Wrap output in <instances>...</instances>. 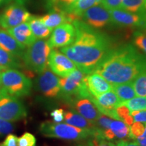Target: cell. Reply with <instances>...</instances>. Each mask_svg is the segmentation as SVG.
I'll return each instance as SVG.
<instances>
[{
  "mask_svg": "<svg viewBox=\"0 0 146 146\" xmlns=\"http://www.w3.org/2000/svg\"><path fill=\"white\" fill-rule=\"evenodd\" d=\"M72 23L75 28V38L70 45L62 47L61 52L85 74L94 72L112 49V41L106 35L81 20H74Z\"/></svg>",
  "mask_w": 146,
  "mask_h": 146,
  "instance_id": "cell-1",
  "label": "cell"
},
{
  "mask_svg": "<svg viewBox=\"0 0 146 146\" xmlns=\"http://www.w3.org/2000/svg\"><path fill=\"white\" fill-rule=\"evenodd\" d=\"M145 70L146 56L128 43L112 48L94 72L114 85L132 82Z\"/></svg>",
  "mask_w": 146,
  "mask_h": 146,
  "instance_id": "cell-2",
  "label": "cell"
},
{
  "mask_svg": "<svg viewBox=\"0 0 146 146\" xmlns=\"http://www.w3.org/2000/svg\"><path fill=\"white\" fill-rule=\"evenodd\" d=\"M95 127L91 129H81L67 123H55L47 120L41 124L39 130L41 134L47 137L78 141L89 137H93Z\"/></svg>",
  "mask_w": 146,
  "mask_h": 146,
  "instance_id": "cell-3",
  "label": "cell"
},
{
  "mask_svg": "<svg viewBox=\"0 0 146 146\" xmlns=\"http://www.w3.org/2000/svg\"><path fill=\"white\" fill-rule=\"evenodd\" d=\"M85 76L86 74L76 68L66 77L60 78V91L58 96L69 104L76 98L90 100L92 96L87 89Z\"/></svg>",
  "mask_w": 146,
  "mask_h": 146,
  "instance_id": "cell-4",
  "label": "cell"
},
{
  "mask_svg": "<svg viewBox=\"0 0 146 146\" xmlns=\"http://www.w3.org/2000/svg\"><path fill=\"white\" fill-rule=\"evenodd\" d=\"M10 96L22 98L29 96L32 89V81L17 69H3L1 73V88Z\"/></svg>",
  "mask_w": 146,
  "mask_h": 146,
  "instance_id": "cell-5",
  "label": "cell"
},
{
  "mask_svg": "<svg viewBox=\"0 0 146 146\" xmlns=\"http://www.w3.org/2000/svg\"><path fill=\"white\" fill-rule=\"evenodd\" d=\"M52 47L48 41L36 39L31 45L27 47L23 56L25 66L31 72L40 73L47 67V62Z\"/></svg>",
  "mask_w": 146,
  "mask_h": 146,
  "instance_id": "cell-6",
  "label": "cell"
},
{
  "mask_svg": "<svg viewBox=\"0 0 146 146\" xmlns=\"http://www.w3.org/2000/svg\"><path fill=\"white\" fill-rule=\"evenodd\" d=\"M27 116V108L21 100L0 89V118L14 122L23 119Z\"/></svg>",
  "mask_w": 146,
  "mask_h": 146,
  "instance_id": "cell-7",
  "label": "cell"
},
{
  "mask_svg": "<svg viewBox=\"0 0 146 146\" xmlns=\"http://www.w3.org/2000/svg\"><path fill=\"white\" fill-rule=\"evenodd\" d=\"M111 24L120 27L146 30V13H135L119 8L110 10Z\"/></svg>",
  "mask_w": 146,
  "mask_h": 146,
  "instance_id": "cell-8",
  "label": "cell"
},
{
  "mask_svg": "<svg viewBox=\"0 0 146 146\" xmlns=\"http://www.w3.org/2000/svg\"><path fill=\"white\" fill-rule=\"evenodd\" d=\"M79 20L89 27L98 29L111 24V15L110 10L101 3H98L85 11L80 16Z\"/></svg>",
  "mask_w": 146,
  "mask_h": 146,
  "instance_id": "cell-9",
  "label": "cell"
},
{
  "mask_svg": "<svg viewBox=\"0 0 146 146\" xmlns=\"http://www.w3.org/2000/svg\"><path fill=\"white\" fill-rule=\"evenodd\" d=\"M90 100L101 114L106 115L115 120H120L116 113V108L121 105L123 102L114 91H108L97 98L92 96Z\"/></svg>",
  "mask_w": 146,
  "mask_h": 146,
  "instance_id": "cell-10",
  "label": "cell"
},
{
  "mask_svg": "<svg viewBox=\"0 0 146 146\" xmlns=\"http://www.w3.org/2000/svg\"><path fill=\"white\" fill-rule=\"evenodd\" d=\"M33 16L23 5H12L0 16V25L3 29H10L30 21Z\"/></svg>",
  "mask_w": 146,
  "mask_h": 146,
  "instance_id": "cell-11",
  "label": "cell"
},
{
  "mask_svg": "<svg viewBox=\"0 0 146 146\" xmlns=\"http://www.w3.org/2000/svg\"><path fill=\"white\" fill-rule=\"evenodd\" d=\"M36 84L39 91L48 98H54L59 96L60 91V78L47 67L39 73Z\"/></svg>",
  "mask_w": 146,
  "mask_h": 146,
  "instance_id": "cell-12",
  "label": "cell"
},
{
  "mask_svg": "<svg viewBox=\"0 0 146 146\" xmlns=\"http://www.w3.org/2000/svg\"><path fill=\"white\" fill-rule=\"evenodd\" d=\"M47 65L54 74L62 77H66L76 69L75 64L62 52L58 50L51 51Z\"/></svg>",
  "mask_w": 146,
  "mask_h": 146,
  "instance_id": "cell-13",
  "label": "cell"
},
{
  "mask_svg": "<svg viewBox=\"0 0 146 146\" xmlns=\"http://www.w3.org/2000/svg\"><path fill=\"white\" fill-rule=\"evenodd\" d=\"M75 28L72 23H66L54 29L48 40L52 48L63 47L70 45L75 38Z\"/></svg>",
  "mask_w": 146,
  "mask_h": 146,
  "instance_id": "cell-14",
  "label": "cell"
},
{
  "mask_svg": "<svg viewBox=\"0 0 146 146\" xmlns=\"http://www.w3.org/2000/svg\"><path fill=\"white\" fill-rule=\"evenodd\" d=\"M70 104L72 106L74 110L77 111L78 114L94 124L101 115L94 104L88 98H76L73 100Z\"/></svg>",
  "mask_w": 146,
  "mask_h": 146,
  "instance_id": "cell-15",
  "label": "cell"
},
{
  "mask_svg": "<svg viewBox=\"0 0 146 146\" xmlns=\"http://www.w3.org/2000/svg\"><path fill=\"white\" fill-rule=\"evenodd\" d=\"M85 80L89 94L94 98L112 90V85L96 72L86 74Z\"/></svg>",
  "mask_w": 146,
  "mask_h": 146,
  "instance_id": "cell-16",
  "label": "cell"
},
{
  "mask_svg": "<svg viewBox=\"0 0 146 146\" xmlns=\"http://www.w3.org/2000/svg\"><path fill=\"white\" fill-rule=\"evenodd\" d=\"M7 31L25 48L31 45L36 39L33 34L28 22L8 29Z\"/></svg>",
  "mask_w": 146,
  "mask_h": 146,
  "instance_id": "cell-17",
  "label": "cell"
},
{
  "mask_svg": "<svg viewBox=\"0 0 146 146\" xmlns=\"http://www.w3.org/2000/svg\"><path fill=\"white\" fill-rule=\"evenodd\" d=\"M0 47L18 58L23 57L25 47L20 44L8 31L0 30Z\"/></svg>",
  "mask_w": 146,
  "mask_h": 146,
  "instance_id": "cell-18",
  "label": "cell"
},
{
  "mask_svg": "<svg viewBox=\"0 0 146 146\" xmlns=\"http://www.w3.org/2000/svg\"><path fill=\"white\" fill-rule=\"evenodd\" d=\"M100 0H77L64 10L68 16L70 23L76 19H79L80 16L85 11L95 5L100 3Z\"/></svg>",
  "mask_w": 146,
  "mask_h": 146,
  "instance_id": "cell-19",
  "label": "cell"
},
{
  "mask_svg": "<svg viewBox=\"0 0 146 146\" xmlns=\"http://www.w3.org/2000/svg\"><path fill=\"white\" fill-rule=\"evenodd\" d=\"M45 26L53 31L63 23H70L68 16L63 11L54 9L50 13L39 18Z\"/></svg>",
  "mask_w": 146,
  "mask_h": 146,
  "instance_id": "cell-20",
  "label": "cell"
},
{
  "mask_svg": "<svg viewBox=\"0 0 146 146\" xmlns=\"http://www.w3.org/2000/svg\"><path fill=\"white\" fill-rule=\"evenodd\" d=\"M64 121L68 125L74 127L81 128V129H91L96 127L92 122L84 118L83 116L78 114L75 110H68L64 113Z\"/></svg>",
  "mask_w": 146,
  "mask_h": 146,
  "instance_id": "cell-21",
  "label": "cell"
},
{
  "mask_svg": "<svg viewBox=\"0 0 146 146\" xmlns=\"http://www.w3.org/2000/svg\"><path fill=\"white\" fill-rule=\"evenodd\" d=\"M28 23L33 34L36 39H47L52 34V29L45 26L39 18L33 16Z\"/></svg>",
  "mask_w": 146,
  "mask_h": 146,
  "instance_id": "cell-22",
  "label": "cell"
},
{
  "mask_svg": "<svg viewBox=\"0 0 146 146\" xmlns=\"http://www.w3.org/2000/svg\"><path fill=\"white\" fill-rule=\"evenodd\" d=\"M112 90L114 91L123 103L137 96L133 81L122 84H114L112 85Z\"/></svg>",
  "mask_w": 146,
  "mask_h": 146,
  "instance_id": "cell-23",
  "label": "cell"
},
{
  "mask_svg": "<svg viewBox=\"0 0 146 146\" xmlns=\"http://www.w3.org/2000/svg\"><path fill=\"white\" fill-rule=\"evenodd\" d=\"M23 65L19 58L0 47V67L3 69L21 68Z\"/></svg>",
  "mask_w": 146,
  "mask_h": 146,
  "instance_id": "cell-24",
  "label": "cell"
},
{
  "mask_svg": "<svg viewBox=\"0 0 146 146\" xmlns=\"http://www.w3.org/2000/svg\"><path fill=\"white\" fill-rule=\"evenodd\" d=\"M121 9L135 13H146V0H122Z\"/></svg>",
  "mask_w": 146,
  "mask_h": 146,
  "instance_id": "cell-25",
  "label": "cell"
},
{
  "mask_svg": "<svg viewBox=\"0 0 146 146\" xmlns=\"http://www.w3.org/2000/svg\"><path fill=\"white\" fill-rule=\"evenodd\" d=\"M133 83L137 96L146 97V70L140 73L133 80Z\"/></svg>",
  "mask_w": 146,
  "mask_h": 146,
  "instance_id": "cell-26",
  "label": "cell"
},
{
  "mask_svg": "<svg viewBox=\"0 0 146 146\" xmlns=\"http://www.w3.org/2000/svg\"><path fill=\"white\" fill-rule=\"evenodd\" d=\"M133 45L146 56V30H137L133 36Z\"/></svg>",
  "mask_w": 146,
  "mask_h": 146,
  "instance_id": "cell-27",
  "label": "cell"
},
{
  "mask_svg": "<svg viewBox=\"0 0 146 146\" xmlns=\"http://www.w3.org/2000/svg\"><path fill=\"white\" fill-rule=\"evenodd\" d=\"M122 104L125 105L131 111L146 110V97H137L123 102Z\"/></svg>",
  "mask_w": 146,
  "mask_h": 146,
  "instance_id": "cell-28",
  "label": "cell"
},
{
  "mask_svg": "<svg viewBox=\"0 0 146 146\" xmlns=\"http://www.w3.org/2000/svg\"><path fill=\"white\" fill-rule=\"evenodd\" d=\"M145 125L141 122H135L129 127V138L136 139L143 134Z\"/></svg>",
  "mask_w": 146,
  "mask_h": 146,
  "instance_id": "cell-29",
  "label": "cell"
},
{
  "mask_svg": "<svg viewBox=\"0 0 146 146\" xmlns=\"http://www.w3.org/2000/svg\"><path fill=\"white\" fill-rule=\"evenodd\" d=\"M36 138L30 133H25L18 139V146H35Z\"/></svg>",
  "mask_w": 146,
  "mask_h": 146,
  "instance_id": "cell-30",
  "label": "cell"
},
{
  "mask_svg": "<svg viewBox=\"0 0 146 146\" xmlns=\"http://www.w3.org/2000/svg\"><path fill=\"white\" fill-rule=\"evenodd\" d=\"M112 121V118L102 114L100 115L99 118L95 122V125L100 129L106 130V129H110V125Z\"/></svg>",
  "mask_w": 146,
  "mask_h": 146,
  "instance_id": "cell-31",
  "label": "cell"
},
{
  "mask_svg": "<svg viewBox=\"0 0 146 146\" xmlns=\"http://www.w3.org/2000/svg\"><path fill=\"white\" fill-rule=\"evenodd\" d=\"M76 1L77 0H51L50 2L52 6L54 7V9L62 10L64 12L66 9L68 8Z\"/></svg>",
  "mask_w": 146,
  "mask_h": 146,
  "instance_id": "cell-32",
  "label": "cell"
},
{
  "mask_svg": "<svg viewBox=\"0 0 146 146\" xmlns=\"http://www.w3.org/2000/svg\"><path fill=\"white\" fill-rule=\"evenodd\" d=\"M14 131V126L11 122L0 118V137L10 134Z\"/></svg>",
  "mask_w": 146,
  "mask_h": 146,
  "instance_id": "cell-33",
  "label": "cell"
},
{
  "mask_svg": "<svg viewBox=\"0 0 146 146\" xmlns=\"http://www.w3.org/2000/svg\"><path fill=\"white\" fill-rule=\"evenodd\" d=\"M100 3L108 10L121 8L122 0H102Z\"/></svg>",
  "mask_w": 146,
  "mask_h": 146,
  "instance_id": "cell-34",
  "label": "cell"
},
{
  "mask_svg": "<svg viewBox=\"0 0 146 146\" xmlns=\"http://www.w3.org/2000/svg\"><path fill=\"white\" fill-rule=\"evenodd\" d=\"M130 114L133 117L135 122H141L146 124V110L130 111Z\"/></svg>",
  "mask_w": 146,
  "mask_h": 146,
  "instance_id": "cell-35",
  "label": "cell"
},
{
  "mask_svg": "<svg viewBox=\"0 0 146 146\" xmlns=\"http://www.w3.org/2000/svg\"><path fill=\"white\" fill-rule=\"evenodd\" d=\"M116 113L119 116L120 120L124 121L128 116H130V110L125 105L121 104L116 108Z\"/></svg>",
  "mask_w": 146,
  "mask_h": 146,
  "instance_id": "cell-36",
  "label": "cell"
},
{
  "mask_svg": "<svg viewBox=\"0 0 146 146\" xmlns=\"http://www.w3.org/2000/svg\"><path fill=\"white\" fill-rule=\"evenodd\" d=\"M18 138L13 134L7 135L6 137L2 143H0V146H18Z\"/></svg>",
  "mask_w": 146,
  "mask_h": 146,
  "instance_id": "cell-37",
  "label": "cell"
},
{
  "mask_svg": "<svg viewBox=\"0 0 146 146\" xmlns=\"http://www.w3.org/2000/svg\"><path fill=\"white\" fill-rule=\"evenodd\" d=\"M50 115L55 123H61L63 121L64 118V110L62 108L55 109L51 112Z\"/></svg>",
  "mask_w": 146,
  "mask_h": 146,
  "instance_id": "cell-38",
  "label": "cell"
},
{
  "mask_svg": "<svg viewBox=\"0 0 146 146\" xmlns=\"http://www.w3.org/2000/svg\"><path fill=\"white\" fill-rule=\"evenodd\" d=\"M116 146H140L136 141H128L126 140H121L118 143Z\"/></svg>",
  "mask_w": 146,
  "mask_h": 146,
  "instance_id": "cell-39",
  "label": "cell"
},
{
  "mask_svg": "<svg viewBox=\"0 0 146 146\" xmlns=\"http://www.w3.org/2000/svg\"><path fill=\"white\" fill-rule=\"evenodd\" d=\"M98 146H115V144L112 142L106 141V139H102L100 140Z\"/></svg>",
  "mask_w": 146,
  "mask_h": 146,
  "instance_id": "cell-40",
  "label": "cell"
},
{
  "mask_svg": "<svg viewBox=\"0 0 146 146\" xmlns=\"http://www.w3.org/2000/svg\"><path fill=\"white\" fill-rule=\"evenodd\" d=\"M136 142L140 146H146V137L145 138H139L136 139Z\"/></svg>",
  "mask_w": 146,
  "mask_h": 146,
  "instance_id": "cell-41",
  "label": "cell"
},
{
  "mask_svg": "<svg viewBox=\"0 0 146 146\" xmlns=\"http://www.w3.org/2000/svg\"><path fill=\"white\" fill-rule=\"evenodd\" d=\"M27 1H28V0H16V3H17L18 4L21 5H23Z\"/></svg>",
  "mask_w": 146,
  "mask_h": 146,
  "instance_id": "cell-42",
  "label": "cell"
},
{
  "mask_svg": "<svg viewBox=\"0 0 146 146\" xmlns=\"http://www.w3.org/2000/svg\"><path fill=\"white\" fill-rule=\"evenodd\" d=\"M11 0H0V5H2L3 4H6L8 3Z\"/></svg>",
  "mask_w": 146,
  "mask_h": 146,
  "instance_id": "cell-43",
  "label": "cell"
},
{
  "mask_svg": "<svg viewBox=\"0 0 146 146\" xmlns=\"http://www.w3.org/2000/svg\"><path fill=\"white\" fill-rule=\"evenodd\" d=\"M139 137V138H145L146 137V124H145V129H144V131H143V134H142L140 137Z\"/></svg>",
  "mask_w": 146,
  "mask_h": 146,
  "instance_id": "cell-44",
  "label": "cell"
},
{
  "mask_svg": "<svg viewBox=\"0 0 146 146\" xmlns=\"http://www.w3.org/2000/svg\"><path fill=\"white\" fill-rule=\"evenodd\" d=\"M3 70V68L0 67V88H1V71H2Z\"/></svg>",
  "mask_w": 146,
  "mask_h": 146,
  "instance_id": "cell-45",
  "label": "cell"
},
{
  "mask_svg": "<svg viewBox=\"0 0 146 146\" xmlns=\"http://www.w3.org/2000/svg\"><path fill=\"white\" fill-rule=\"evenodd\" d=\"M102 1V0H100V1Z\"/></svg>",
  "mask_w": 146,
  "mask_h": 146,
  "instance_id": "cell-46",
  "label": "cell"
}]
</instances>
